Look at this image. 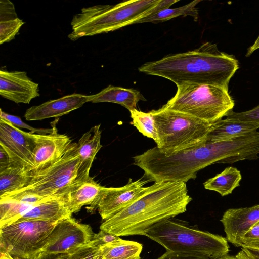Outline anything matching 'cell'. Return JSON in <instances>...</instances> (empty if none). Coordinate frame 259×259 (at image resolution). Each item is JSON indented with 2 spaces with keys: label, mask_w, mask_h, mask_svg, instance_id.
I'll use <instances>...</instances> for the list:
<instances>
[{
  "label": "cell",
  "mask_w": 259,
  "mask_h": 259,
  "mask_svg": "<svg viewBox=\"0 0 259 259\" xmlns=\"http://www.w3.org/2000/svg\"><path fill=\"white\" fill-rule=\"evenodd\" d=\"M192 200L185 182H155L127 207L104 220L100 229L119 237L144 236L156 224L185 212Z\"/></svg>",
  "instance_id": "1"
},
{
  "label": "cell",
  "mask_w": 259,
  "mask_h": 259,
  "mask_svg": "<svg viewBox=\"0 0 259 259\" xmlns=\"http://www.w3.org/2000/svg\"><path fill=\"white\" fill-rule=\"evenodd\" d=\"M239 67L234 55L220 51L215 44L206 42L194 50L146 62L138 70L166 78L176 85L192 82L228 90L229 83Z\"/></svg>",
  "instance_id": "2"
},
{
  "label": "cell",
  "mask_w": 259,
  "mask_h": 259,
  "mask_svg": "<svg viewBox=\"0 0 259 259\" xmlns=\"http://www.w3.org/2000/svg\"><path fill=\"white\" fill-rule=\"evenodd\" d=\"M160 0H131L115 5H97L83 8L71 22L68 38H79L107 33L135 23L164 8Z\"/></svg>",
  "instance_id": "3"
},
{
  "label": "cell",
  "mask_w": 259,
  "mask_h": 259,
  "mask_svg": "<svg viewBox=\"0 0 259 259\" xmlns=\"http://www.w3.org/2000/svg\"><path fill=\"white\" fill-rule=\"evenodd\" d=\"M144 236L162 245L166 251L194 254L208 259H218L229 251L225 238L174 218L156 224Z\"/></svg>",
  "instance_id": "4"
},
{
  "label": "cell",
  "mask_w": 259,
  "mask_h": 259,
  "mask_svg": "<svg viewBox=\"0 0 259 259\" xmlns=\"http://www.w3.org/2000/svg\"><path fill=\"white\" fill-rule=\"evenodd\" d=\"M162 107L185 113L210 124L222 119L232 110L235 102L228 90L203 83L184 82Z\"/></svg>",
  "instance_id": "5"
},
{
  "label": "cell",
  "mask_w": 259,
  "mask_h": 259,
  "mask_svg": "<svg viewBox=\"0 0 259 259\" xmlns=\"http://www.w3.org/2000/svg\"><path fill=\"white\" fill-rule=\"evenodd\" d=\"M149 112L157 130V147L165 155L201 144L205 141L213 124L191 115L162 107Z\"/></svg>",
  "instance_id": "6"
},
{
  "label": "cell",
  "mask_w": 259,
  "mask_h": 259,
  "mask_svg": "<svg viewBox=\"0 0 259 259\" xmlns=\"http://www.w3.org/2000/svg\"><path fill=\"white\" fill-rule=\"evenodd\" d=\"M79 163L77 144L72 142L59 160L46 167L31 171L27 185L13 192L59 199L70 186L81 182L78 179Z\"/></svg>",
  "instance_id": "7"
},
{
  "label": "cell",
  "mask_w": 259,
  "mask_h": 259,
  "mask_svg": "<svg viewBox=\"0 0 259 259\" xmlns=\"http://www.w3.org/2000/svg\"><path fill=\"white\" fill-rule=\"evenodd\" d=\"M56 224L30 220L0 228V252L15 259H37Z\"/></svg>",
  "instance_id": "8"
},
{
  "label": "cell",
  "mask_w": 259,
  "mask_h": 259,
  "mask_svg": "<svg viewBox=\"0 0 259 259\" xmlns=\"http://www.w3.org/2000/svg\"><path fill=\"white\" fill-rule=\"evenodd\" d=\"M95 233L90 225L71 217L56 223L48 236L42 254L58 255L89 244Z\"/></svg>",
  "instance_id": "9"
},
{
  "label": "cell",
  "mask_w": 259,
  "mask_h": 259,
  "mask_svg": "<svg viewBox=\"0 0 259 259\" xmlns=\"http://www.w3.org/2000/svg\"><path fill=\"white\" fill-rule=\"evenodd\" d=\"M36 143V134L24 132L0 118V146L9 154L11 166L34 170Z\"/></svg>",
  "instance_id": "10"
},
{
  "label": "cell",
  "mask_w": 259,
  "mask_h": 259,
  "mask_svg": "<svg viewBox=\"0 0 259 259\" xmlns=\"http://www.w3.org/2000/svg\"><path fill=\"white\" fill-rule=\"evenodd\" d=\"M149 182L144 177L135 181L130 179L128 182L120 187H108L101 196L97 209L103 220H106L123 210L141 196Z\"/></svg>",
  "instance_id": "11"
},
{
  "label": "cell",
  "mask_w": 259,
  "mask_h": 259,
  "mask_svg": "<svg viewBox=\"0 0 259 259\" xmlns=\"http://www.w3.org/2000/svg\"><path fill=\"white\" fill-rule=\"evenodd\" d=\"M0 95L16 103L29 104L40 96L38 84L25 71H0Z\"/></svg>",
  "instance_id": "12"
},
{
  "label": "cell",
  "mask_w": 259,
  "mask_h": 259,
  "mask_svg": "<svg viewBox=\"0 0 259 259\" xmlns=\"http://www.w3.org/2000/svg\"><path fill=\"white\" fill-rule=\"evenodd\" d=\"M108 187L100 185L92 177L70 186L60 197L72 213L79 211L85 205L90 212L97 210V205L102 194Z\"/></svg>",
  "instance_id": "13"
},
{
  "label": "cell",
  "mask_w": 259,
  "mask_h": 259,
  "mask_svg": "<svg viewBox=\"0 0 259 259\" xmlns=\"http://www.w3.org/2000/svg\"><path fill=\"white\" fill-rule=\"evenodd\" d=\"M258 221L259 204L249 207L228 209L220 220L226 239L236 247H242V238Z\"/></svg>",
  "instance_id": "14"
},
{
  "label": "cell",
  "mask_w": 259,
  "mask_h": 259,
  "mask_svg": "<svg viewBox=\"0 0 259 259\" xmlns=\"http://www.w3.org/2000/svg\"><path fill=\"white\" fill-rule=\"evenodd\" d=\"M72 143L65 134H59L55 126L49 134H36V143L34 151V170L47 167L62 157Z\"/></svg>",
  "instance_id": "15"
},
{
  "label": "cell",
  "mask_w": 259,
  "mask_h": 259,
  "mask_svg": "<svg viewBox=\"0 0 259 259\" xmlns=\"http://www.w3.org/2000/svg\"><path fill=\"white\" fill-rule=\"evenodd\" d=\"M88 102L89 95L73 93L31 106L26 110L24 117L28 121L58 117L80 108Z\"/></svg>",
  "instance_id": "16"
},
{
  "label": "cell",
  "mask_w": 259,
  "mask_h": 259,
  "mask_svg": "<svg viewBox=\"0 0 259 259\" xmlns=\"http://www.w3.org/2000/svg\"><path fill=\"white\" fill-rule=\"evenodd\" d=\"M100 126V124H98L92 127L83 134L77 143L80 158L78 170V179L79 181L86 180L90 177V170L95 156L102 147Z\"/></svg>",
  "instance_id": "17"
},
{
  "label": "cell",
  "mask_w": 259,
  "mask_h": 259,
  "mask_svg": "<svg viewBox=\"0 0 259 259\" xmlns=\"http://www.w3.org/2000/svg\"><path fill=\"white\" fill-rule=\"evenodd\" d=\"M259 128L255 123L226 118L213 124L206 141L215 143L229 141L253 133Z\"/></svg>",
  "instance_id": "18"
},
{
  "label": "cell",
  "mask_w": 259,
  "mask_h": 259,
  "mask_svg": "<svg viewBox=\"0 0 259 259\" xmlns=\"http://www.w3.org/2000/svg\"><path fill=\"white\" fill-rule=\"evenodd\" d=\"M72 214L62 201L53 198L31 206L22 214L17 222L38 220L56 223L71 217Z\"/></svg>",
  "instance_id": "19"
},
{
  "label": "cell",
  "mask_w": 259,
  "mask_h": 259,
  "mask_svg": "<svg viewBox=\"0 0 259 259\" xmlns=\"http://www.w3.org/2000/svg\"><path fill=\"white\" fill-rule=\"evenodd\" d=\"M140 100L145 101L146 99L139 91L111 85L96 94L89 95V102L117 103L130 111L136 109L137 103Z\"/></svg>",
  "instance_id": "20"
},
{
  "label": "cell",
  "mask_w": 259,
  "mask_h": 259,
  "mask_svg": "<svg viewBox=\"0 0 259 259\" xmlns=\"http://www.w3.org/2000/svg\"><path fill=\"white\" fill-rule=\"evenodd\" d=\"M100 259H141L142 244L130 240H118L100 247Z\"/></svg>",
  "instance_id": "21"
},
{
  "label": "cell",
  "mask_w": 259,
  "mask_h": 259,
  "mask_svg": "<svg viewBox=\"0 0 259 259\" xmlns=\"http://www.w3.org/2000/svg\"><path fill=\"white\" fill-rule=\"evenodd\" d=\"M242 176L236 168L229 166L221 173L207 180L203 183L205 189L219 193L222 196L232 193L239 186Z\"/></svg>",
  "instance_id": "22"
},
{
  "label": "cell",
  "mask_w": 259,
  "mask_h": 259,
  "mask_svg": "<svg viewBox=\"0 0 259 259\" xmlns=\"http://www.w3.org/2000/svg\"><path fill=\"white\" fill-rule=\"evenodd\" d=\"M31 171L11 166L0 172V197L25 187L30 181Z\"/></svg>",
  "instance_id": "23"
},
{
  "label": "cell",
  "mask_w": 259,
  "mask_h": 259,
  "mask_svg": "<svg viewBox=\"0 0 259 259\" xmlns=\"http://www.w3.org/2000/svg\"><path fill=\"white\" fill-rule=\"evenodd\" d=\"M201 1L195 0L181 7L162 10L153 15L138 20L135 24L145 22L159 23L181 16H190L192 17L195 21H197L198 12L196 6Z\"/></svg>",
  "instance_id": "24"
},
{
  "label": "cell",
  "mask_w": 259,
  "mask_h": 259,
  "mask_svg": "<svg viewBox=\"0 0 259 259\" xmlns=\"http://www.w3.org/2000/svg\"><path fill=\"white\" fill-rule=\"evenodd\" d=\"M31 206L15 200L1 198L0 228L17 222L22 214Z\"/></svg>",
  "instance_id": "25"
},
{
  "label": "cell",
  "mask_w": 259,
  "mask_h": 259,
  "mask_svg": "<svg viewBox=\"0 0 259 259\" xmlns=\"http://www.w3.org/2000/svg\"><path fill=\"white\" fill-rule=\"evenodd\" d=\"M132 121L131 122L144 136L158 141L157 130L152 115L149 112H144L137 109L130 111Z\"/></svg>",
  "instance_id": "26"
},
{
  "label": "cell",
  "mask_w": 259,
  "mask_h": 259,
  "mask_svg": "<svg viewBox=\"0 0 259 259\" xmlns=\"http://www.w3.org/2000/svg\"><path fill=\"white\" fill-rule=\"evenodd\" d=\"M100 247L92 240L87 245L67 253L58 254L57 259H100Z\"/></svg>",
  "instance_id": "27"
},
{
  "label": "cell",
  "mask_w": 259,
  "mask_h": 259,
  "mask_svg": "<svg viewBox=\"0 0 259 259\" xmlns=\"http://www.w3.org/2000/svg\"><path fill=\"white\" fill-rule=\"evenodd\" d=\"M25 23L18 17L14 19L0 21V44L13 39L22 26Z\"/></svg>",
  "instance_id": "28"
},
{
  "label": "cell",
  "mask_w": 259,
  "mask_h": 259,
  "mask_svg": "<svg viewBox=\"0 0 259 259\" xmlns=\"http://www.w3.org/2000/svg\"><path fill=\"white\" fill-rule=\"evenodd\" d=\"M0 118L9 121L13 125L20 129V128H23L28 130L30 131V133L33 134L40 135L51 134L54 132L55 126H56L54 124L51 128H35L23 122L18 116L7 113L3 111L2 109H1L0 111Z\"/></svg>",
  "instance_id": "29"
},
{
  "label": "cell",
  "mask_w": 259,
  "mask_h": 259,
  "mask_svg": "<svg viewBox=\"0 0 259 259\" xmlns=\"http://www.w3.org/2000/svg\"><path fill=\"white\" fill-rule=\"evenodd\" d=\"M226 117L259 125V105L253 109L246 111L235 112L232 110L227 114Z\"/></svg>",
  "instance_id": "30"
},
{
  "label": "cell",
  "mask_w": 259,
  "mask_h": 259,
  "mask_svg": "<svg viewBox=\"0 0 259 259\" xmlns=\"http://www.w3.org/2000/svg\"><path fill=\"white\" fill-rule=\"evenodd\" d=\"M259 249V221L244 235L242 247Z\"/></svg>",
  "instance_id": "31"
},
{
  "label": "cell",
  "mask_w": 259,
  "mask_h": 259,
  "mask_svg": "<svg viewBox=\"0 0 259 259\" xmlns=\"http://www.w3.org/2000/svg\"><path fill=\"white\" fill-rule=\"evenodd\" d=\"M17 14L13 4L9 0L0 2V21L17 18Z\"/></svg>",
  "instance_id": "32"
},
{
  "label": "cell",
  "mask_w": 259,
  "mask_h": 259,
  "mask_svg": "<svg viewBox=\"0 0 259 259\" xmlns=\"http://www.w3.org/2000/svg\"><path fill=\"white\" fill-rule=\"evenodd\" d=\"M120 238L117 235L100 230L98 233H95L93 241L96 245L101 247L114 242L118 240Z\"/></svg>",
  "instance_id": "33"
},
{
  "label": "cell",
  "mask_w": 259,
  "mask_h": 259,
  "mask_svg": "<svg viewBox=\"0 0 259 259\" xmlns=\"http://www.w3.org/2000/svg\"><path fill=\"white\" fill-rule=\"evenodd\" d=\"M157 259H208V258L191 253L166 251Z\"/></svg>",
  "instance_id": "34"
},
{
  "label": "cell",
  "mask_w": 259,
  "mask_h": 259,
  "mask_svg": "<svg viewBox=\"0 0 259 259\" xmlns=\"http://www.w3.org/2000/svg\"><path fill=\"white\" fill-rule=\"evenodd\" d=\"M11 166V160L9 154L0 146V172Z\"/></svg>",
  "instance_id": "35"
},
{
  "label": "cell",
  "mask_w": 259,
  "mask_h": 259,
  "mask_svg": "<svg viewBox=\"0 0 259 259\" xmlns=\"http://www.w3.org/2000/svg\"><path fill=\"white\" fill-rule=\"evenodd\" d=\"M242 249L251 259H259V249L246 247Z\"/></svg>",
  "instance_id": "36"
},
{
  "label": "cell",
  "mask_w": 259,
  "mask_h": 259,
  "mask_svg": "<svg viewBox=\"0 0 259 259\" xmlns=\"http://www.w3.org/2000/svg\"><path fill=\"white\" fill-rule=\"evenodd\" d=\"M259 49V35L258 36L256 40H255L253 44L249 47L245 55L246 57H249L255 50Z\"/></svg>",
  "instance_id": "37"
},
{
  "label": "cell",
  "mask_w": 259,
  "mask_h": 259,
  "mask_svg": "<svg viewBox=\"0 0 259 259\" xmlns=\"http://www.w3.org/2000/svg\"><path fill=\"white\" fill-rule=\"evenodd\" d=\"M235 256L238 259H251L242 249Z\"/></svg>",
  "instance_id": "38"
},
{
  "label": "cell",
  "mask_w": 259,
  "mask_h": 259,
  "mask_svg": "<svg viewBox=\"0 0 259 259\" xmlns=\"http://www.w3.org/2000/svg\"><path fill=\"white\" fill-rule=\"evenodd\" d=\"M58 255L41 254L37 259H57Z\"/></svg>",
  "instance_id": "39"
},
{
  "label": "cell",
  "mask_w": 259,
  "mask_h": 259,
  "mask_svg": "<svg viewBox=\"0 0 259 259\" xmlns=\"http://www.w3.org/2000/svg\"><path fill=\"white\" fill-rule=\"evenodd\" d=\"M0 259H15L11 257L10 255L5 253L1 252V257Z\"/></svg>",
  "instance_id": "40"
},
{
  "label": "cell",
  "mask_w": 259,
  "mask_h": 259,
  "mask_svg": "<svg viewBox=\"0 0 259 259\" xmlns=\"http://www.w3.org/2000/svg\"><path fill=\"white\" fill-rule=\"evenodd\" d=\"M218 259H238L236 256H231L228 254L224 255Z\"/></svg>",
  "instance_id": "41"
}]
</instances>
